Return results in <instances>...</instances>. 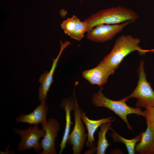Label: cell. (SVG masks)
<instances>
[{"label":"cell","mask_w":154,"mask_h":154,"mask_svg":"<svg viewBox=\"0 0 154 154\" xmlns=\"http://www.w3.org/2000/svg\"><path fill=\"white\" fill-rule=\"evenodd\" d=\"M144 111L146 120L154 122V107L147 108Z\"/></svg>","instance_id":"obj_19"},{"label":"cell","mask_w":154,"mask_h":154,"mask_svg":"<svg viewBox=\"0 0 154 154\" xmlns=\"http://www.w3.org/2000/svg\"><path fill=\"white\" fill-rule=\"evenodd\" d=\"M115 70L103 60L95 67L83 71L82 76L91 84L101 86L107 82L109 76L114 74Z\"/></svg>","instance_id":"obj_9"},{"label":"cell","mask_w":154,"mask_h":154,"mask_svg":"<svg viewBox=\"0 0 154 154\" xmlns=\"http://www.w3.org/2000/svg\"><path fill=\"white\" fill-rule=\"evenodd\" d=\"M13 130L21 138L20 142L17 146L19 151L22 152L27 149H33L36 153L41 152L42 149L40 140L41 137H44L45 132L40 129L37 124L33 126H29L24 130L14 128Z\"/></svg>","instance_id":"obj_6"},{"label":"cell","mask_w":154,"mask_h":154,"mask_svg":"<svg viewBox=\"0 0 154 154\" xmlns=\"http://www.w3.org/2000/svg\"><path fill=\"white\" fill-rule=\"evenodd\" d=\"M134 10L123 6H118L99 10L86 18L87 32L101 24H115L128 21L134 22L138 18Z\"/></svg>","instance_id":"obj_1"},{"label":"cell","mask_w":154,"mask_h":154,"mask_svg":"<svg viewBox=\"0 0 154 154\" xmlns=\"http://www.w3.org/2000/svg\"><path fill=\"white\" fill-rule=\"evenodd\" d=\"M110 129L112 131L111 137L114 142H121L123 143L126 146L129 154H135V149L137 143L140 140L142 132L133 139H126L118 134L111 127Z\"/></svg>","instance_id":"obj_16"},{"label":"cell","mask_w":154,"mask_h":154,"mask_svg":"<svg viewBox=\"0 0 154 154\" xmlns=\"http://www.w3.org/2000/svg\"><path fill=\"white\" fill-rule=\"evenodd\" d=\"M103 90V87L100 86L97 92L92 94L91 98L92 104L96 107H105L112 111L125 122L129 130H132L127 116L129 114H135L144 117V111L141 110L142 107L129 106L126 103L129 100L127 96L118 100H111L104 95Z\"/></svg>","instance_id":"obj_2"},{"label":"cell","mask_w":154,"mask_h":154,"mask_svg":"<svg viewBox=\"0 0 154 154\" xmlns=\"http://www.w3.org/2000/svg\"><path fill=\"white\" fill-rule=\"evenodd\" d=\"M78 18L73 15L62 21L60 25L61 27L65 34L72 38L74 33L77 20Z\"/></svg>","instance_id":"obj_17"},{"label":"cell","mask_w":154,"mask_h":154,"mask_svg":"<svg viewBox=\"0 0 154 154\" xmlns=\"http://www.w3.org/2000/svg\"><path fill=\"white\" fill-rule=\"evenodd\" d=\"M140 40L130 35H122L116 40L111 52L104 58V61L115 70L119 66L124 58L127 55L137 51L140 55L150 52L139 46Z\"/></svg>","instance_id":"obj_3"},{"label":"cell","mask_w":154,"mask_h":154,"mask_svg":"<svg viewBox=\"0 0 154 154\" xmlns=\"http://www.w3.org/2000/svg\"><path fill=\"white\" fill-rule=\"evenodd\" d=\"M147 125H148L150 128L154 131V122L147 121Z\"/></svg>","instance_id":"obj_20"},{"label":"cell","mask_w":154,"mask_h":154,"mask_svg":"<svg viewBox=\"0 0 154 154\" xmlns=\"http://www.w3.org/2000/svg\"><path fill=\"white\" fill-rule=\"evenodd\" d=\"M132 22L128 21L115 24H99L87 32V38L91 41L99 42L108 41L112 39Z\"/></svg>","instance_id":"obj_7"},{"label":"cell","mask_w":154,"mask_h":154,"mask_svg":"<svg viewBox=\"0 0 154 154\" xmlns=\"http://www.w3.org/2000/svg\"><path fill=\"white\" fill-rule=\"evenodd\" d=\"M59 121L55 118H50L42 123V129L45 132L40 141L42 151L39 154H56L55 146L56 138L60 128Z\"/></svg>","instance_id":"obj_8"},{"label":"cell","mask_w":154,"mask_h":154,"mask_svg":"<svg viewBox=\"0 0 154 154\" xmlns=\"http://www.w3.org/2000/svg\"><path fill=\"white\" fill-rule=\"evenodd\" d=\"M154 153V148L152 150V154Z\"/></svg>","instance_id":"obj_22"},{"label":"cell","mask_w":154,"mask_h":154,"mask_svg":"<svg viewBox=\"0 0 154 154\" xmlns=\"http://www.w3.org/2000/svg\"><path fill=\"white\" fill-rule=\"evenodd\" d=\"M144 62H140L137 70L138 80L137 84L127 98H135L137 101L135 106L137 107H143L146 109L154 107V91L146 78L144 69Z\"/></svg>","instance_id":"obj_4"},{"label":"cell","mask_w":154,"mask_h":154,"mask_svg":"<svg viewBox=\"0 0 154 154\" xmlns=\"http://www.w3.org/2000/svg\"><path fill=\"white\" fill-rule=\"evenodd\" d=\"M150 52H154V49L149 50Z\"/></svg>","instance_id":"obj_21"},{"label":"cell","mask_w":154,"mask_h":154,"mask_svg":"<svg viewBox=\"0 0 154 154\" xmlns=\"http://www.w3.org/2000/svg\"><path fill=\"white\" fill-rule=\"evenodd\" d=\"M60 106L64 110L66 116V124L64 131L61 141L59 145V153L61 154L66 148L67 140L70 133V127L73 123L71 121L70 113L74 110L75 103L73 97H69L63 99L61 101Z\"/></svg>","instance_id":"obj_13"},{"label":"cell","mask_w":154,"mask_h":154,"mask_svg":"<svg viewBox=\"0 0 154 154\" xmlns=\"http://www.w3.org/2000/svg\"><path fill=\"white\" fill-rule=\"evenodd\" d=\"M80 117L88 131V137L85 144L86 147L89 149L86 153H94L96 151L94 136L96 131L101 125L109 122L114 121L116 119L115 117L110 116L97 120H92L86 116L85 112L82 111L80 113Z\"/></svg>","instance_id":"obj_10"},{"label":"cell","mask_w":154,"mask_h":154,"mask_svg":"<svg viewBox=\"0 0 154 154\" xmlns=\"http://www.w3.org/2000/svg\"><path fill=\"white\" fill-rule=\"evenodd\" d=\"M154 148V131L147 125L146 130L142 132L139 142L135 146L136 152L140 154H152Z\"/></svg>","instance_id":"obj_14"},{"label":"cell","mask_w":154,"mask_h":154,"mask_svg":"<svg viewBox=\"0 0 154 154\" xmlns=\"http://www.w3.org/2000/svg\"><path fill=\"white\" fill-rule=\"evenodd\" d=\"M73 97L75 103L74 110V125L68 136L67 143L72 146L73 154H80L86 141L88 133H86V127L80 117L82 110L76 98L75 90Z\"/></svg>","instance_id":"obj_5"},{"label":"cell","mask_w":154,"mask_h":154,"mask_svg":"<svg viewBox=\"0 0 154 154\" xmlns=\"http://www.w3.org/2000/svg\"><path fill=\"white\" fill-rule=\"evenodd\" d=\"M112 122H109L101 125L100 130L98 131V140L96 147V154H105L110 144L106 137V134L110 128Z\"/></svg>","instance_id":"obj_15"},{"label":"cell","mask_w":154,"mask_h":154,"mask_svg":"<svg viewBox=\"0 0 154 154\" xmlns=\"http://www.w3.org/2000/svg\"><path fill=\"white\" fill-rule=\"evenodd\" d=\"M48 111L46 100H42L31 112L28 114H19L16 118L15 121L17 123H27L30 125L42 124L47 121Z\"/></svg>","instance_id":"obj_12"},{"label":"cell","mask_w":154,"mask_h":154,"mask_svg":"<svg viewBox=\"0 0 154 154\" xmlns=\"http://www.w3.org/2000/svg\"><path fill=\"white\" fill-rule=\"evenodd\" d=\"M60 50L57 57L53 59L52 67L49 72L46 71L41 74L38 79L40 85L38 88V96L40 101L46 100L48 92L53 82V75L59 58L64 49L70 43L69 41H66L63 43L60 41Z\"/></svg>","instance_id":"obj_11"},{"label":"cell","mask_w":154,"mask_h":154,"mask_svg":"<svg viewBox=\"0 0 154 154\" xmlns=\"http://www.w3.org/2000/svg\"><path fill=\"white\" fill-rule=\"evenodd\" d=\"M87 32V25L84 21H81L78 18L76 22L75 29L72 39L78 41H81Z\"/></svg>","instance_id":"obj_18"}]
</instances>
